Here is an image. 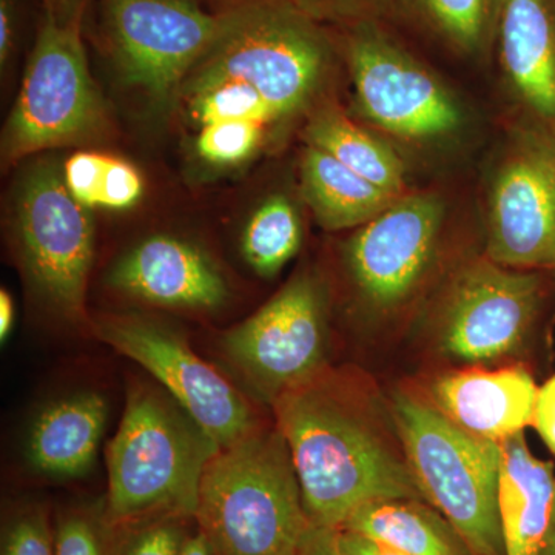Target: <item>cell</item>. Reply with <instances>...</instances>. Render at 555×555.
Returning <instances> with one entry per match:
<instances>
[{
    "label": "cell",
    "mask_w": 555,
    "mask_h": 555,
    "mask_svg": "<svg viewBox=\"0 0 555 555\" xmlns=\"http://www.w3.org/2000/svg\"><path fill=\"white\" fill-rule=\"evenodd\" d=\"M438 193H404L346 244V264L361 298L392 310L414 295L433 264L444 224Z\"/></svg>",
    "instance_id": "cell-13"
},
{
    "label": "cell",
    "mask_w": 555,
    "mask_h": 555,
    "mask_svg": "<svg viewBox=\"0 0 555 555\" xmlns=\"http://www.w3.org/2000/svg\"><path fill=\"white\" fill-rule=\"evenodd\" d=\"M337 543L345 555H406L396 547L387 546L377 540L369 539L366 535L357 532L337 529Z\"/></svg>",
    "instance_id": "cell-33"
},
{
    "label": "cell",
    "mask_w": 555,
    "mask_h": 555,
    "mask_svg": "<svg viewBox=\"0 0 555 555\" xmlns=\"http://www.w3.org/2000/svg\"><path fill=\"white\" fill-rule=\"evenodd\" d=\"M315 528L339 529L361 506L382 500L426 502L406 460L320 375L273 403Z\"/></svg>",
    "instance_id": "cell-1"
},
{
    "label": "cell",
    "mask_w": 555,
    "mask_h": 555,
    "mask_svg": "<svg viewBox=\"0 0 555 555\" xmlns=\"http://www.w3.org/2000/svg\"><path fill=\"white\" fill-rule=\"evenodd\" d=\"M2 555H56L54 529L42 507L14 514L3 529Z\"/></svg>",
    "instance_id": "cell-28"
},
{
    "label": "cell",
    "mask_w": 555,
    "mask_h": 555,
    "mask_svg": "<svg viewBox=\"0 0 555 555\" xmlns=\"http://www.w3.org/2000/svg\"><path fill=\"white\" fill-rule=\"evenodd\" d=\"M182 555H218L211 547L210 542L206 539V535L199 531L196 534L189 535L185 540L184 550Z\"/></svg>",
    "instance_id": "cell-38"
},
{
    "label": "cell",
    "mask_w": 555,
    "mask_h": 555,
    "mask_svg": "<svg viewBox=\"0 0 555 555\" xmlns=\"http://www.w3.org/2000/svg\"><path fill=\"white\" fill-rule=\"evenodd\" d=\"M56 555H112L104 528L82 513L64 514L54 528Z\"/></svg>",
    "instance_id": "cell-31"
},
{
    "label": "cell",
    "mask_w": 555,
    "mask_h": 555,
    "mask_svg": "<svg viewBox=\"0 0 555 555\" xmlns=\"http://www.w3.org/2000/svg\"><path fill=\"white\" fill-rule=\"evenodd\" d=\"M339 529L366 535L406 555H476L440 511L420 500L367 503Z\"/></svg>",
    "instance_id": "cell-21"
},
{
    "label": "cell",
    "mask_w": 555,
    "mask_h": 555,
    "mask_svg": "<svg viewBox=\"0 0 555 555\" xmlns=\"http://www.w3.org/2000/svg\"><path fill=\"white\" fill-rule=\"evenodd\" d=\"M94 335L145 369L221 448L258 429L246 397L217 369L193 352L188 339L166 324L141 315H104Z\"/></svg>",
    "instance_id": "cell-11"
},
{
    "label": "cell",
    "mask_w": 555,
    "mask_h": 555,
    "mask_svg": "<svg viewBox=\"0 0 555 555\" xmlns=\"http://www.w3.org/2000/svg\"><path fill=\"white\" fill-rule=\"evenodd\" d=\"M392 415L426 502L455 526L474 554L506 555L496 500L500 444L470 436L406 392L393 397Z\"/></svg>",
    "instance_id": "cell-5"
},
{
    "label": "cell",
    "mask_w": 555,
    "mask_h": 555,
    "mask_svg": "<svg viewBox=\"0 0 555 555\" xmlns=\"http://www.w3.org/2000/svg\"><path fill=\"white\" fill-rule=\"evenodd\" d=\"M345 56L361 115L378 129L408 141H434L463 126L451 90L378 22L349 27Z\"/></svg>",
    "instance_id": "cell-10"
},
{
    "label": "cell",
    "mask_w": 555,
    "mask_h": 555,
    "mask_svg": "<svg viewBox=\"0 0 555 555\" xmlns=\"http://www.w3.org/2000/svg\"><path fill=\"white\" fill-rule=\"evenodd\" d=\"M108 284L163 308L217 310L230 297L228 281L203 248L167 235L131 248L109 270Z\"/></svg>",
    "instance_id": "cell-15"
},
{
    "label": "cell",
    "mask_w": 555,
    "mask_h": 555,
    "mask_svg": "<svg viewBox=\"0 0 555 555\" xmlns=\"http://www.w3.org/2000/svg\"><path fill=\"white\" fill-rule=\"evenodd\" d=\"M264 124L255 120H222L201 127L196 152L215 166H236L254 156L262 138Z\"/></svg>",
    "instance_id": "cell-27"
},
{
    "label": "cell",
    "mask_w": 555,
    "mask_h": 555,
    "mask_svg": "<svg viewBox=\"0 0 555 555\" xmlns=\"http://www.w3.org/2000/svg\"><path fill=\"white\" fill-rule=\"evenodd\" d=\"M107 416V400L98 392L73 393L42 409L27 440L33 470L53 478L89 474L96 462Z\"/></svg>",
    "instance_id": "cell-18"
},
{
    "label": "cell",
    "mask_w": 555,
    "mask_h": 555,
    "mask_svg": "<svg viewBox=\"0 0 555 555\" xmlns=\"http://www.w3.org/2000/svg\"><path fill=\"white\" fill-rule=\"evenodd\" d=\"M105 39L120 76L169 107L221 27L196 0H102Z\"/></svg>",
    "instance_id": "cell-9"
},
{
    "label": "cell",
    "mask_w": 555,
    "mask_h": 555,
    "mask_svg": "<svg viewBox=\"0 0 555 555\" xmlns=\"http://www.w3.org/2000/svg\"><path fill=\"white\" fill-rule=\"evenodd\" d=\"M301 240L297 207L286 196L273 195L248 219L243 255L258 275L275 276L298 254Z\"/></svg>",
    "instance_id": "cell-25"
},
{
    "label": "cell",
    "mask_w": 555,
    "mask_h": 555,
    "mask_svg": "<svg viewBox=\"0 0 555 555\" xmlns=\"http://www.w3.org/2000/svg\"><path fill=\"white\" fill-rule=\"evenodd\" d=\"M317 22H332L347 28L390 16L401 0H291Z\"/></svg>",
    "instance_id": "cell-30"
},
{
    "label": "cell",
    "mask_w": 555,
    "mask_h": 555,
    "mask_svg": "<svg viewBox=\"0 0 555 555\" xmlns=\"http://www.w3.org/2000/svg\"><path fill=\"white\" fill-rule=\"evenodd\" d=\"M337 529L310 528L298 555H345L338 547Z\"/></svg>",
    "instance_id": "cell-36"
},
{
    "label": "cell",
    "mask_w": 555,
    "mask_h": 555,
    "mask_svg": "<svg viewBox=\"0 0 555 555\" xmlns=\"http://www.w3.org/2000/svg\"><path fill=\"white\" fill-rule=\"evenodd\" d=\"M449 47L481 56L494 46L502 0H401Z\"/></svg>",
    "instance_id": "cell-24"
},
{
    "label": "cell",
    "mask_w": 555,
    "mask_h": 555,
    "mask_svg": "<svg viewBox=\"0 0 555 555\" xmlns=\"http://www.w3.org/2000/svg\"><path fill=\"white\" fill-rule=\"evenodd\" d=\"M545 286L534 270L470 262L449 287L440 321V347L452 360L492 363L521 347L535 326Z\"/></svg>",
    "instance_id": "cell-12"
},
{
    "label": "cell",
    "mask_w": 555,
    "mask_h": 555,
    "mask_svg": "<svg viewBox=\"0 0 555 555\" xmlns=\"http://www.w3.org/2000/svg\"><path fill=\"white\" fill-rule=\"evenodd\" d=\"M14 324V302L7 291L0 292V338L5 341Z\"/></svg>",
    "instance_id": "cell-37"
},
{
    "label": "cell",
    "mask_w": 555,
    "mask_h": 555,
    "mask_svg": "<svg viewBox=\"0 0 555 555\" xmlns=\"http://www.w3.org/2000/svg\"><path fill=\"white\" fill-rule=\"evenodd\" d=\"M499 516L506 555H539L555 495L553 463L532 454L525 434L500 444Z\"/></svg>",
    "instance_id": "cell-19"
},
{
    "label": "cell",
    "mask_w": 555,
    "mask_h": 555,
    "mask_svg": "<svg viewBox=\"0 0 555 555\" xmlns=\"http://www.w3.org/2000/svg\"><path fill=\"white\" fill-rule=\"evenodd\" d=\"M537 393L534 378L521 367L452 372L433 386L441 414L470 436L496 444L532 426Z\"/></svg>",
    "instance_id": "cell-17"
},
{
    "label": "cell",
    "mask_w": 555,
    "mask_h": 555,
    "mask_svg": "<svg viewBox=\"0 0 555 555\" xmlns=\"http://www.w3.org/2000/svg\"><path fill=\"white\" fill-rule=\"evenodd\" d=\"M301 193L318 224L328 232L360 229L400 198L309 145L301 159Z\"/></svg>",
    "instance_id": "cell-20"
},
{
    "label": "cell",
    "mask_w": 555,
    "mask_h": 555,
    "mask_svg": "<svg viewBox=\"0 0 555 555\" xmlns=\"http://www.w3.org/2000/svg\"><path fill=\"white\" fill-rule=\"evenodd\" d=\"M184 520L177 516H160L134 524L138 526L124 542L119 555H182L188 532Z\"/></svg>",
    "instance_id": "cell-29"
},
{
    "label": "cell",
    "mask_w": 555,
    "mask_h": 555,
    "mask_svg": "<svg viewBox=\"0 0 555 555\" xmlns=\"http://www.w3.org/2000/svg\"><path fill=\"white\" fill-rule=\"evenodd\" d=\"M532 426L546 448L555 455V375L539 387Z\"/></svg>",
    "instance_id": "cell-32"
},
{
    "label": "cell",
    "mask_w": 555,
    "mask_h": 555,
    "mask_svg": "<svg viewBox=\"0 0 555 555\" xmlns=\"http://www.w3.org/2000/svg\"><path fill=\"white\" fill-rule=\"evenodd\" d=\"M495 40L514 98L555 149V0H502Z\"/></svg>",
    "instance_id": "cell-16"
},
{
    "label": "cell",
    "mask_w": 555,
    "mask_h": 555,
    "mask_svg": "<svg viewBox=\"0 0 555 555\" xmlns=\"http://www.w3.org/2000/svg\"><path fill=\"white\" fill-rule=\"evenodd\" d=\"M539 555H555V495L553 513H551L550 525H547L545 539H543Z\"/></svg>",
    "instance_id": "cell-39"
},
{
    "label": "cell",
    "mask_w": 555,
    "mask_h": 555,
    "mask_svg": "<svg viewBox=\"0 0 555 555\" xmlns=\"http://www.w3.org/2000/svg\"><path fill=\"white\" fill-rule=\"evenodd\" d=\"M87 2L89 0H43V9L57 24L80 28Z\"/></svg>",
    "instance_id": "cell-35"
},
{
    "label": "cell",
    "mask_w": 555,
    "mask_h": 555,
    "mask_svg": "<svg viewBox=\"0 0 555 555\" xmlns=\"http://www.w3.org/2000/svg\"><path fill=\"white\" fill-rule=\"evenodd\" d=\"M104 102L91 78L80 28L43 14L16 104L2 131L3 167L54 147L86 144L105 133Z\"/></svg>",
    "instance_id": "cell-6"
},
{
    "label": "cell",
    "mask_w": 555,
    "mask_h": 555,
    "mask_svg": "<svg viewBox=\"0 0 555 555\" xmlns=\"http://www.w3.org/2000/svg\"><path fill=\"white\" fill-rule=\"evenodd\" d=\"M73 198L89 210H126L144 196V178L137 167L116 156L78 152L62 167Z\"/></svg>",
    "instance_id": "cell-23"
},
{
    "label": "cell",
    "mask_w": 555,
    "mask_h": 555,
    "mask_svg": "<svg viewBox=\"0 0 555 555\" xmlns=\"http://www.w3.org/2000/svg\"><path fill=\"white\" fill-rule=\"evenodd\" d=\"M335 65L320 22L291 0H240L182 83L184 94L217 80H240L268 101L276 120L312 107Z\"/></svg>",
    "instance_id": "cell-4"
},
{
    "label": "cell",
    "mask_w": 555,
    "mask_h": 555,
    "mask_svg": "<svg viewBox=\"0 0 555 555\" xmlns=\"http://www.w3.org/2000/svg\"><path fill=\"white\" fill-rule=\"evenodd\" d=\"M219 449L163 387H131L107 449L105 524L127 528L160 516L195 520L201 481Z\"/></svg>",
    "instance_id": "cell-2"
},
{
    "label": "cell",
    "mask_w": 555,
    "mask_h": 555,
    "mask_svg": "<svg viewBox=\"0 0 555 555\" xmlns=\"http://www.w3.org/2000/svg\"><path fill=\"white\" fill-rule=\"evenodd\" d=\"M486 257L503 268L555 269V149L543 139L511 153L496 170Z\"/></svg>",
    "instance_id": "cell-14"
},
{
    "label": "cell",
    "mask_w": 555,
    "mask_h": 555,
    "mask_svg": "<svg viewBox=\"0 0 555 555\" xmlns=\"http://www.w3.org/2000/svg\"><path fill=\"white\" fill-rule=\"evenodd\" d=\"M16 28V3L14 0H0V64H2V68L13 56Z\"/></svg>",
    "instance_id": "cell-34"
},
{
    "label": "cell",
    "mask_w": 555,
    "mask_h": 555,
    "mask_svg": "<svg viewBox=\"0 0 555 555\" xmlns=\"http://www.w3.org/2000/svg\"><path fill=\"white\" fill-rule=\"evenodd\" d=\"M218 555H298L312 524L281 430L259 426L208 463L195 516Z\"/></svg>",
    "instance_id": "cell-3"
},
{
    "label": "cell",
    "mask_w": 555,
    "mask_h": 555,
    "mask_svg": "<svg viewBox=\"0 0 555 555\" xmlns=\"http://www.w3.org/2000/svg\"><path fill=\"white\" fill-rule=\"evenodd\" d=\"M14 235L33 291L69 323L86 321L93 217L73 198L53 164H38L22 178L14 201Z\"/></svg>",
    "instance_id": "cell-7"
},
{
    "label": "cell",
    "mask_w": 555,
    "mask_h": 555,
    "mask_svg": "<svg viewBox=\"0 0 555 555\" xmlns=\"http://www.w3.org/2000/svg\"><path fill=\"white\" fill-rule=\"evenodd\" d=\"M184 96L193 119L201 127L222 120H255L268 126L276 120L268 101L254 87L240 80H217Z\"/></svg>",
    "instance_id": "cell-26"
},
{
    "label": "cell",
    "mask_w": 555,
    "mask_h": 555,
    "mask_svg": "<svg viewBox=\"0 0 555 555\" xmlns=\"http://www.w3.org/2000/svg\"><path fill=\"white\" fill-rule=\"evenodd\" d=\"M327 338L326 287L315 273L301 272L229 331L222 350L259 396L273 404L321 374Z\"/></svg>",
    "instance_id": "cell-8"
},
{
    "label": "cell",
    "mask_w": 555,
    "mask_h": 555,
    "mask_svg": "<svg viewBox=\"0 0 555 555\" xmlns=\"http://www.w3.org/2000/svg\"><path fill=\"white\" fill-rule=\"evenodd\" d=\"M306 144L323 150L372 184L393 196L406 190L403 160L389 145L353 122L335 104L320 105L305 129Z\"/></svg>",
    "instance_id": "cell-22"
}]
</instances>
